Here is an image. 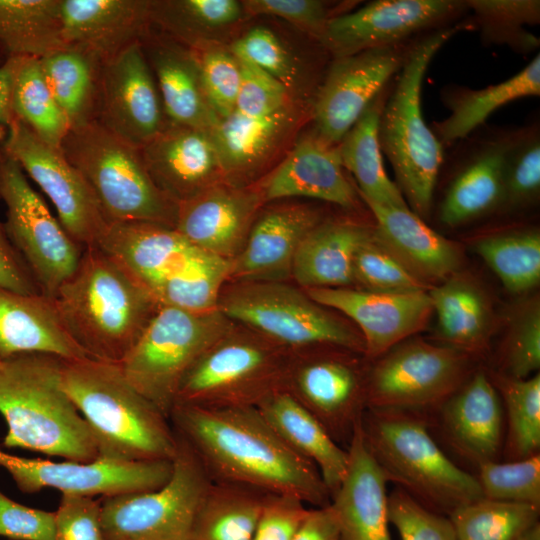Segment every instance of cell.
I'll return each mask as SVG.
<instances>
[{"label": "cell", "instance_id": "5", "mask_svg": "<svg viewBox=\"0 0 540 540\" xmlns=\"http://www.w3.org/2000/svg\"><path fill=\"white\" fill-rule=\"evenodd\" d=\"M466 24H452L419 37L398 72L381 111V151L393 167L408 207L424 219L430 214L443 163V145L426 124L421 108L423 81L437 52Z\"/></svg>", "mask_w": 540, "mask_h": 540}, {"label": "cell", "instance_id": "56", "mask_svg": "<svg viewBox=\"0 0 540 540\" xmlns=\"http://www.w3.org/2000/svg\"><path fill=\"white\" fill-rule=\"evenodd\" d=\"M388 517L401 540H458L447 515L428 509L401 488L388 496Z\"/></svg>", "mask_w": 540, "mask_h": 540}, {"label": "cell", "instance_id": "21", "mask_svg": "<svg viewBox=\"0 0 540 540\" xmlns=\"http://www.w3.org/2000/svg\"><path fill=\"white\" fill-rule=\"evenodd\" d=\"M316 303L340 311L362 332L364 353L377 359L423 330L433 312L428 291L374 292L344 288H308Z\"/></svg>", "mask_w": 540, "mask_h": 540}, {"label": "cell", "instance_id": "18", "mask_svg": "<svg viewBox=\"0 0 540 540\" xmlns=\"http://www.w3.org/2000/svg\"><path fill=\"white\" fill-rule=\"evenodd\" d=\"M0 466L17 488L32 494L52 488L61 494L94 497L151 491L171 476L172 461H121L98 457L89 462H55L18 457L0 449Z\"/></svg>", "mask_w": 540, "mask_h": 540}, {"label": "cell", "instance_id": "43", "mask_svg": "<svg viewBox=\"0 0 540 540\" xmlns=\"http://www.w3.org/2000/svg\"><path fill=\"white\" fill-rule=\"evenodd\" d=\"M42 71L71 128L95 120L101 64L72 48L40 59Z\"/></svg>", "mask_w": 540, "mask_h": 540}, {"label": "cell", "instance_id": "64", "mask_svg": "<svg viewBox=\"0 0 540 540\" xmlns=\"http://www.w3.org/2000/svg\"><path fill=\"white\" fill-rule=\"evenodd\" d=\"M532 540H540V535L539 536H536L534 537Z\"/></svg>", "mask_w": 540, "mask_h": 540}, {"label": "cell", "instance_id": "48", "mask_svg": "<svg viewBox=\"0 0 540 540\" xmlns=\"http://www.w3.org/2000/svg\"><path fill=\"white\" fill-rule=\"evenodd\" d=\"M465 4L473 11L484 43L508 45L519 53H529L539 47V38L525 26L540 22V1L467 0Z\"/></svg>", "mask_w": 540, "mask_h": 540}, {"label": "cell", "instance_id": "34", "mask_svg": "<svg viewBox=\"0 0 540 540\" xmlns=\"http://www.w3.org/2000/svg\"><path fill=\"white\" fill-rule=\"evenodd\" d=\"M373 235L374 228L353 220L321 221L300 243L291 276L305 289L347 287L356 252Z\"/></svg>", "mask_w": 540, "mask_h": 540}, {"label": "cell", "instance_id": "2", "mask_svg": "<svg viewBox=\"0 0 540 540\" xmlns=\"http://www.w3.org/2000/svg\"><path fill=\"white\" fill-rule=\"evenodd\" d=\"M52 299L68 332L87 356L118 365L160 306L99 245L84 248L76 270Z\"/></svg>", "mask_w": 540, "mask_h": 540}, {"label": "cell", "instance_id": "57", "mask_svg": "<svg viewBox=\"0 0 540 540\" xmlns=\"http://www.w3.org/2000/svg\"><path fill=\"white\" fill-rule=\"evenodd\" d=\"M240 66L241 80L236 112L248 117H263L300 102L262 69L243 60H240Z\"/></svg>", "mask_w": 540, "mask_h": 540}, {"label": "cell", "instance_id": "53", "mask_svg": "<svg viewBox=\"0 0 540 540\" xmlns=\"http://www.w3.org/2000/svg\"><path fill=\"white\" fill-rule=\"evenodd\" d=\"M353 278L374 292L402 293L427 291L429 286L409 271L373 235L357 250L353 261Z\"/></svg>", "mask_w": 540, "mask_h": 540}, {"label": "cell", "instance_id": "3", "mask_svg": "<svg viewBox=\"0 0 540 540\" xmlns=\"http://www.w3.org/2000/svg\"><path fill=\"white\" fill-rule=\"evenodd\" d=\"M63 387L88 425L99 457L172 461L178 437L166 417L126 379L118 364L61 359Z\"/></svg>", "mask_w": 540, "mask_h": 540}, {"label": "cell", "instance_id": "4", "mask_svg": "<svg viewBox=\"0 0 540 540\" xmlns=\"http://www.w3.org/2000/svg\"><path fill=\"white\" fill-rule=\"evenodd\" d=\"M0 414L7 424L2 445L89 462L99 457L85 420L66 393L61 359L20 354L0 359Z\"/></svg>", "mask_w": 540, "mask_h": 540}, {"label": "cell", "instance_id": "28", "mask_svg": "<svg viewBox=\"0 0 540 540\" xmlns=\"http://www.w3.org/2000/svg\"><path fill=\"white\" fill-rule=\"evenodd\" d=\"M443 433L465 459L478 466L497 461L503 446V408L489 375L478 371L439 407Z\"/></svg>", "mask_w": 540, "mask_h": 540}, {"label": "cell", "instance_id": "36", "mask_svg": "<svg viewBox=\"0 0 540 540\" xmlns=\"http://www.w3.org/2000/svg\"><path fill=\"white\" fill-rule=\"evenodd\" d=\"M247 18L237 0H150L152 28L190 49L230 44Z\"/></svg>", "mask_w": 540, "mask_h": 540}, {"label": "cell", "instance_id": "33", "mask_svg": "<svg viewBox=\"0 0 540 540\" xmlns=\"http://www.w3.org/2000/svg\"><path fill=\"white\" fill-rule=\"evenodd\" d=\"M512 133L487 139L468 153L439 208V219L455 227L503 204L506 155Z\"/></svg>", "mask_w": 540, "mask_h": 540}, {"label": "cell", "instance_id": "39", "mask_svg": "<svg viewBox=\"0 0 540 540\" xmlns=\"http://www.w3.org/2000/svg\"><path fill=\"white\" fill-rule=\"evenodd\" d=\"M445 346L468 355L479 353L491 333V309L485 294L455 275L428 291Z\"/></svg>", "mask_w": 540, "mask_h": 540}, {"label": "cell", "instance_id": "54", "mask_svg": "<svg viewBox=\"0 0 540 540\" xmlns=\"http://www.w3.org/2000/svg\"><path fill=\"white\" fill-rule=\"evenodd\" d=\"M504 375L525 379L540 367V307L538 300L522 306L513 316L502 352Z\"/></svg>", "mask_w": 540, "mask_h": 540}, {"label": "cell", "instance_id": "58", "mask_svg": "<svg viewBox=\"0 0 540 540\" xmlns=\"http://www.w3.org/2000/svg\"><path fill=\"white\" fill-rule=\"evenodd\" d=\"M55 512L54 540H105L100 500L61 494Z\"/></svg>", "mask_w": 540, "mask_h": 540}, {"label": "cell", "instance_id": "29", "mask_svg": "<svg viewBox=\"0 0 540 540\" xmlns=\"http://www.w3.org/2000/svg\"><path fill=\"white\" fill-rule=\"evenodd\" d=\"M141 45L167 121L210 132L219 118L206 99L195 53L154 28Z\"/></svg>", "mask_w": 540, "mask_h": 540}, {"label": "cell", "instance_id": "32", "mask_svg": "<svg viewBox=\"0 0 540 540\" xmlns=\"http://www.w3.org/2000/svg\"><path fill=\"white\" fill-rule=\"evenodd\" d=\"M20 354L89 358L68 332L52 298L0 287V359Z\"/></svg>", "mask_w": 540, "mask_h": 540}, {"label": "cell", "instance_id": "31", "mask_svg": "<svg viewBox=\"0 0 540 540\" xmlns=\"http://www.w3.org/2000/svg\"><path fill=\"white\" fill-rule=\"evenodd\" d=\"M376 240L409 271L428 284L455 275L462 264L459 246L429 227L409 208L365 202Z\"/></svg>", "mask_w": 540, "mask_h": 540}, {"label": "cell", "instance_id": "17", "mask_svg": "<svg viewBox=\"0 0 540 540\" xmlns=\"http://www.w3.org/2000/svg\"><path fill=\"white\" fill-rule=\"evenodd\" d=\"M367 375L343 353L291 352L284 390L339 444L350 442L367 409Z\"/></svg>", "mask_w": 540, "mask_h": 540}, {"label": "cell", "instance_id": "50", "mask_svg": "<svg viewBox=\"0 0 540 540\" xmlns=\"http://www.w3.org/2000/svg\"><path fill=\"white\" fill-rule=\"evenodd\" d=\"M483 498L540 507V454L477 466Z\"/></svg>", "mask_w": 540, "mask_h": 540}, {"label": "cell", "instance_id": "46", "mask_svg": "<svg viewBox=\"0 0 540 540\" xmlns=\"http://www.w3.org/2000/svg\"><path fill=\"white\" fill-rule=\"evenodd\" d=\"M503 400L507 434L503 441L506 461L539 454L540 449V375L515 379L502 373L489 376Z\"/></svg>", "mask_w": 540, "mask_h": 540}, {"label": "cell", "instance_id": "25", "mask_svg": "<svg viewBox=\"0 0 540 540\" xmlns=\"http://www.w3.org/2000/svg\"><path fill=\"white\" fill-rule=\"evenodd\" d=\"M321 221V213L306 204L275 205L261 211L232 260L230 277L236 281L283 282L291 276L300 243Z\"/></svg>", "mask_w": 540, "mask_h": 540}, {"label": "cell", "instance_id": "15", "mask_svg": "<svg viewBox=\"0 0 540 540\" xmlns=\"http://www.w3.org/2000/svg\"><path fill=\"white\" fill-rule=\"evenodd\" d=\"M417 39L332 58L314 98L312 131L327 143L338 145L402 69Z\"/></svg>", "mask_w": 540, "mask_h": 540}, {"label": "cell", "instance_id": "8", "mask_svg": "<svg viewBox=\"0 0 540 540\" xmlns=\"http://www.w3.org/2000/svg\"><path fill=\"white\" fill-rule=\"evenodd\" d=\"M231 329L217 308L197 312L160 305L119 366L129 383L169 418L185 374Z\"/></svg>", "mask_w": 540, "mask_h": 540}, {"label": "cell", "instance_id": "23", "mask_svg": "<svg viewBox=\"0 0 540 540\" xmlns=\"http://www.w3.org/2000/svg\"><path fill=\"white\" fill-rule=\"evenodd\" d=\"M140 152L155 185L176 205L225 181L209 131L167 122Z\"/></svg>", "mask_w": 540, "mask_h": 540}, {"label": "cell", "instance_id": "59", "mask_svg": "<svg viewBox=\"0 0 540 540\" xmlns=\"http://www.w3.org/2000/svg\"><path fill=\"white\" fill-rule=\"evenodd\" d=\"M309 512L296 497L265 494L252 540H292Z\"/></svg>", "mask_w": 540, "mask_h": 540}, {"label": "cell", "instance_id": "38", "mask_svg": "<svg viewBox=\"0 0 540 540\" xmlns=\"http://www.w3.org/2000/svg\"><path fill=\"white\" fill-rule=\"evenodd\" d=\"M540 95V54L521 71L500 83L481 89L461 88L446 97L450 114L434 124L442 145L467 137L502 106L525 97Z\"/></svg>", "mask_w": 540, "mask_h": 540}, {"label": "cell", "instance_id": "52", "mask_svg": "<svg viewBox=\"0 0 540 540\" xmlns=\"http://www.w3.org/2000/svg\"><path fill=\"white\" fill-rule=\"evenodd\" d=\"M197 58L204 93L221 119L235 111L241 80L240 60L229 44L210 43L191 49Z\"/></svg>", "mask_w": 540, "mask_h": 540}, {"label": "cell", "instance_id": "16", "mask_svg": "<svg viewBox=\"0 0 540 540\" xmlns=\"http://www.w3.org/2000/svg\"><path fill=\"white\" fill-rule=\"evenodd\" d=\"M467 10L458 0H377L332 18L319 44L332 58L398 45L452 25Z\"/></svg>", "mask_w": 540, "mask_h": 540}, {"label": "cell", "instance_id": "49", "mask_svg": "<svg viewBox=\"0 0 540 540\" xmlns=\"http://www.w3.org/2000/svg\"><path fill=\"white\" fill-rule=\"evenodd\" d=\"M231 269L232 260L203 252L183 272L159 284L151 294L160 305L197 312L214 310Z\"/></svg>", "mask_w": 540, "mask_h": 540}, {"label": "cell", "instance_id": "20", "mask_svg": "<svg viewBox=\"0 0 540 540\" xmlns=\"http://www.w3.org/2000/svg\"><path fill=\"white\" fill-rule=\"evenodd\" d=\"M311 113V105L298 102L263 117L234 111L219 119L210 134L225 181L250 186L265 171L270 172L293 146L302 126L311 120Z\"/></svg>", "mask_w": 540, "mask_h": 540}, {"label": "cell", "instance_id": "55", "mask_svg": "<svg viewBox=\"0 0 540 540\" xmlns=\"http://www.w3.org/2000/svg\"><path fill=\"white\" fill-rule=\"evenodd\" d=\"M248 18L271 16L282 19L319 43L328 22L346 10L345 4L321 0H244Z\"/></svg>", "mask_w": 540, "mask_h": 540}, {"label": "cell", "instance_id": "51", "mask_svg": "<svg viewBox=\"0 0 540 540\" xmlns=\"http://www.w3.org/2000/svg\"><path fill=\"white\" fill-rule=\"evenodd\" d=\"M540 137L536 125L512 133L506 155L505 186L502 205L525 206L539 195Z\"/></svg>", "mask_w": 540, "mask_h": 540}, {"label": "cell", "instance_id": "60", "mask_svg": "<svg viewBox=\"0 0 540 540\" xmlns=\"http://www.w3.org/2000/svg\"><path fill=\"white\" fill-rule=\"evenodd\" d=\"M0 536L8 540H54L55 512L25 506L0 491Z\"/></svg>", "mask_w": 540, "mask_h": 540}, {"label": "cell", "instance_id": "61", "mask_svg": "<svg viewBox=\"0 0 540 540\" xmlns=\"http://www.w3.org/2000/svg\"><path fill=\"white\" fill-rule=\"evenodd\" d=\"M0 287L22 294L41 293L24 259L0 222Z\"/></svg>", "mask_w": 540, "mask_h": 540}, {"label": "cell", "instance_id": "35", "mask_svg": "<svg viewBox=\"0 0 540 540\" xmlns=\"http://www.w3.org/2000/svg\"><path fill=\"white\" fill-rule=\"evenodd\" d=\"M257 408L287 446L317 468L332 495L346 473L347 449L285 390L270 395Z\"/></svg>", "mask_w": 540, "mask_h": 540}, {"label": "cell", "instance_id": "62", "mask_svg": "<svg viewBox=\"0 0 540 540\" xmlns=\"http://www.w3.org/2000/svg\"><path fill=\"white\" fill-rule=\"evenodd\" d=\"M339 526L330 504L310 509L292 540H339Z\"/></svg>", "mask_w": 540, "mask_h": 540}, {"label": "cell", "instance_id": "37", "mask_svg": "<svg viewBox=\"0 0 540 540\" xmlns=\"http://www.w3.org/2000/svg\"><path fill=\"white\" fill-rule=\"evenodd\" d=\"M387 95L385 88L343 136L338 149L342 165L353 175L364 202L409 208L386 173L379 143V119Z\"/></svg>", "mask_w": 540, "mask_h": 540}, {"label": "cell", "instance_id": "9", "mask_svg": "<svg viewBox=\"0 0 540 540\" xmlns=\"http://www.w3.org/2000/svg\"><path fill=\"white\" fill-rule=\"evenodd\" d=\"M325 308L283 282L237 281L217 303L226 318L290 352L332 347L364 353L362 337Z\"/></svg>", "mask_w": 540, "mask_h": 540}, {"label": "cell", "instance_id": "12", "mask_svg": "<svg viewBox=\"0 0 540 540\" xmlns=\"http://www.w3.org/2000/svg\"><path fill=\"white\" fill-rule=\"evenodd\" d=\"M0 199L7 234L42 294L53 298L76 270L84 247L77 243L32 188L20 165L0 146Z\"/></svg>", "mask_w": 540, "mask_h": 540}, {"label": "cell", "instance_id": "42", "mask_svg": "<svg viewBox=\"0 0 540 540\" xmlns=\"http://www.w3.org/2000/svg\"><path fill=\"white\" fill-rule=\"evenodd\" d=\"M264 496L248 487L212 482L188 540H252Z\"/></svg>", "mask_w": 540, "mask_h": 540}, {"label": "cell", "instance_id": "47", "mask_svg": "<svg viewBox=\"0 0 540 540\" xmlns=\"http://www.w3.org/2000/svg\"><path fill=\"white\" fill-rule=\"evenodd\" d=\"M476 252L512 293H522L540 280V236L535 230L499 233L477 241Z\"/></svg>", "mask_w": 540, "mask_h": 540}, {"label": "cell", "instance_id": "6", "mask_svg": "<svg viewBox=\"0 0 540 540\" xmlns=\"http://www.w3.org/2000/svg\"><path fill=\"white\" fill-rule=\"evenodd\" d=\"M362 427L368 449L405 492L428 509L449 515L483 498L476 476L456 465L415 413L366 409Z\"/></svg>", "mask_w": 540, "mask_h": 540}, {"label": "cell", "instance_id": "63", "mask_svg": "<svg viewBox=\"0 0 540 540\" xmlns=\"http://www.w3.org/2000/svg\"><path fill=\"white\" fill-rule=\"evenodd\" d=\"M21 58L5 59L0 65V134L15 119L12 111V90L15 73Z\"/></svg>", "mask_w": 540, "mask_h": 540}, {"label": "cell", "instance_id": "13", "mask_svg": "<svg viewBox=\"0 0 540 540\" xmlns=\"http://www.w3.org/2000/svg\"><path fill=\"white\" fill-rule=\"evenodd\" d=\"M470 357L421 339L397 344L367 373V409L412 413L440 407L468 378Z\"/></svg>", "mask_w": 540, "mask_h": 540}, {"label": "cell", "instance_id": "19", "mask_svg": "<svg viewBox=\"0 0 540 540\" xmlns=\"http://www.w3.org/2000/svg\"><path fill=\"white\" fill-rule=\"evenodd\" d=\"M95 121L139 149L167 124L141 42L101 64Z\"/></svg>", "mask_w": 540, "mask_h": 540}, {"label": "cell", "instance_id": "26", "mask_svg": "<svg viewBox=\"0 0 540 540\" xmlns=\"http://www.w3.org/2000/svg\"><path fill=\"white\" fill-rule=\"evenodd\" d=\"M64 46L100 64L141 42L152 28L150 0H61Z\"/></svg>", "mask_w": 540, "mask_h": 540}, {"label": "cell", "instance_id": "24", "mask_svg": "<svg viewBox=\"0 0 540 540\" xmlns=\"http://www.w3.org/2000/svg\"><path fill=\"white\" fill-rule=\"evenodd\" d=\"M344 171L338 145L327 143L311 130L255 186L264 203L306 197L352 208L358 192Z\"/></svg>", "mask_w": 540, "mask_h": 540}, {"label": "cell", "instance_id": "10", "mask_svg": "<svg viewBox=\"0 0 540 540\" xmlns=\"http://www.w3.org/2000/svg\"><path fill=\"white\" fill-rule=\"evenodd\" d=\"M290 355L259 334L231 329L185 374L175 404L257 407L284 390Z\"/></svg>", "mask_w": 540, "mask_h": 540}, {"label": "cell", "instance_id": "41", "mask_svg": "<svg viewBox=\"0 0 540 540\" xmlns=\"http://www.w3.org/2000/svg\"><path fill=\"white\" fill-rule=\"evenodd\" d=\"M61 0H0V54L43 58L65 48Z\"/></svg>", "mask_w": 540, "mask_h": 540}, {"label": "cell", "instance_id": "1", "mask_svg": "<svg viewBox=\"0 0 540 540\" xmlns=\"http://www.w3.org/2000/svg\"><path fill=\"white\" fill-rule=\"evenodd\" d=\"M169 420L212 482L293 496L315 507L330 504L317 468L287 446L257 407L175 404Z\"/></svg>", "mask_w": 540, "mask_h": 540}, {"label": "cell", "instance_id": "27", "mask_svg": "<svg viewBox=\"0 0 540 540\" xmlns=\"http://www.w3.org/2000/svg\"><path fill=\"white\" fill-rule=\"evenodd\" d=\"M346 449V473L330 500L339 540H391L386 492L389 480L367 447L362 419Z\"/></svg>", "mask_w": 540, "mask_h": 540}, {"label": "cell", "instance_id": "22", "mask_svg": "<svg viewBox=\"0 0 540 540\" xmlns=\"http://www.w3.org/2000/svg\"><path fill=\"white\" fill-rule=\"evenodd\" d=\"M263 204L254 184L223 181L178 204L174 228L198 249L233 260Z\"/></svg>", "mask_w": 540, "mask_h": 540}, {"label": "cell", "instance_id": "40", "mask_svg": "<svg viewBox=\"0 0 540 540\" xmlns=\"http://www.w3.org/2000/svg\"><path fill=\"white\" fill-rule=\"evenodd\" d=\"M240 60L262 69L279 81L297 101L313 106L324 74L295 54L270 27L246 29L229 44Z\"/></svg>", "mask_w": 540, "mask_h": 540}, {"label": "cell", "instance_id": "30", "mask_svg": "<svg viewBox=\"0 0 540 540\" xmlns=\"http://www.w3.org/2000/svg\"><path fill=\"white\" fill-rule=\"evenodd\" d=\"M151 293L183 272L201 253L175 228L136 222L109 225L100 243Z\"/></svg>", "mask_w": 540, "mask_h": 540}, {"label": "cell", "instance_id": "14", "mask_svg": "<svg viewBox=\"0 0 540 540\" xmlns=\"http://www.w3.org/2000/svg\"><path fill=\"white\" fill-rule=\"evenodd\" d=\"M0 146L41 188L58 220L82 247L100 245L108 223L81 173L17 119L0 134Z\"/></svg>", "mask_w": 540, "mask_h": 540}, {"label": "cell", "instance_id": "45", "mask_svg": "<svg viewBox=\"0 0 540 540\" xmlns=\"http://www.w3.org/2000/svg\"><path fill=\"white\" fill-rule=\"evenodd\" d=\"M12 111L15 119L57 149L71 129L47 84L39 58L20 59L13 83Z\"/></svg>", "mask_w": 540, "mask_h": 540}, {"label": "cell", "instance_id": "44", "mask_svg": "<svg viewBox=\"0 0 540 540\" xmlns=\"http://www.w3.org/2000/svg\"><path fill=\"white\" fill-rule=\"evenodd\" d=\"M450 518L458 540H532L540 535V507L481 498Z\"/></svg>", "mask_w": 540, "mask_h": 540}, {"label": "cell", "instance_id": "7", "mask_svg": "<svg viewBox=\"0 0 540 540\" xmlns=\"http://www.w3.org/2000/svg\"><path fill=\"white\" fill-rule=\"evenodd\" d=\"M92 190L108 225L175 226L177 205L151 179L140 149L97 121L71 128L61 147Z\"/></svg>", "mask_w": 540, "mask_h": 540}, {"label": "cell", "instance_id": "11", "mask_svg": "<svg viewBox=\"0 0 540 540\" xmlns=\"http://www.w3.org/2000/svg\"><path fill=\"white\" fill-rule=\"evenodd\" d=\"M177 437L172 473L161 487L100 499L105 540H188L212 480L191 447Z\"/></svg>", "mask_w": 540, "mask_h": 540}]
</instances>
